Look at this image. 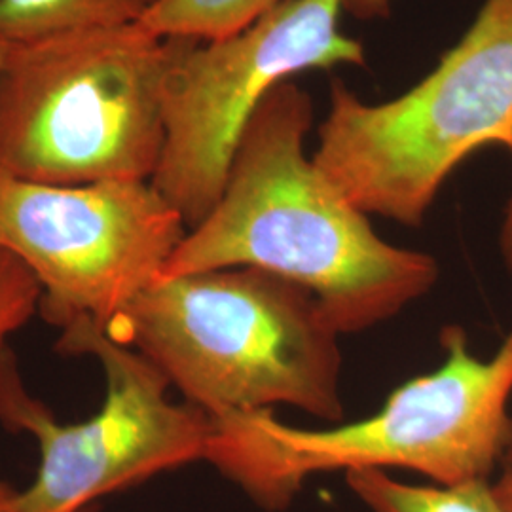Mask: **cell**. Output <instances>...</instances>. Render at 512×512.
Wrapping results in <instances>:
<instances>
[{
  "instance_id": "6da1fadb",
  "label": "cell",
  "mask_w": 512,
  "mask_h": 512,
  "mask_svg": "<svg viewBox=\"0 0 512 512\" xmlns=\"http://www.w3.org/2000/svg\"><path fill=\"white\" fill-rule=\"evenodd\" d=\"M310 93L279 84L243 131L219 202L167 260L160 277L256 268L310 291L338 332L393 319L429 293L439 264L380 238L306 154Z\"/></svg>"
},
{
  "instance_id": "7a4b0ae2",
  "label": "cell",
  "mask_w": 512,
  "mask_h": 512,
  "mask_svg": "<svg viewBox=\"0 0 512 512\" xmlns=\"http://www.w3.org/2000/svg\"><path fill=\"white\" fill-rule=\"evenodd\" d=\"M444 361L397 387L365 420L300 429L272 410L213 418L205 459L260 509L285 511L311 476L406 469L433 484L490 480L511 440L512 327L494 357L442 330Z\"/></svg>"
},
{
  "instance_id": "3957f363",
  "label": "cell",
  "mask_w": 512,
  "mask_h": 512,
  "mask_svg": "<svg viewBox=\"0 0 512 512\" xmlns=\"http://www.w3.org/2000/svg\"><path fill=\"white\" fill-rule=\"evenodd\" d=\"M105 330L211 418L277 404L344 418L342 334L285 277L256 268L158 277Z\"/></svg>"
},
{
  "instance_id": "277c9868",
  "label": "cell",
  "mask_w": 512,
  "mask_h": 512,
  "mask_svg": "<svg viewBox=\"0 0 512 512\" xmlns=\"http://www.w3.org/2000/svg\"><path fill=\"white\" fill-rule=\"evenodd\" d=\"M171 40L141 23L14 42L0 67V171L27 181H152Z\"/></svg>"
},
{
  "instance_id": "5b68a950",
  "label": "cell",
  "mask_w": 512,
  "mask_h": 512,
  "mask_svg": "<svg viewBox=\"0 0 512 512\" xmlns=\"http://www.w3.org/2000/svg\"><path fill=\"white\" fill-rule=\"evenodd\" d=\"M512 152V0H484L435 71L401 97L365 103L340 80L313 162L365 215L418 228L465 158Z\"/></svg>"
},
{
  "instance_id": "8992f818",
  "label": "cell",
  "mask_w": 512,
  "mask_h": 512,
  "mask_svg": "<svg viewBox=\"0 0 512 512\" xmlns=\"http://www.w3.org/2000/svg\"><path fill=\"white\" fill-rule=\"evenodd\" d=\"M344 0H289L219 40H171L165 141L150 183L194 228L219 202L243 131L275 88L310 69L365 65Z\"/></svg>"
},
{
  "instance_id": "52a82bcc",
  "label": "cell",
  "mask_w": 512,
  "mask_h": 512,
  "mask_svg": "<svg viewBox=\"0 0 512 512\" xmlns=\"http://www.w3.org/2000/svg\"><path fill=\"white\" fill-rule=\"evenodd\" d=\"M59 348L97 359L105 399L88 420L63 423L25 391L16 365L0 378V420L33 435L40 450L37 476L10 512H80L103 495L205 459L213 418L171 401V385L147 357L88 321L61 327Z\"/></svg>"
},
{
  "instance_id": "ba28073f",
  "label": "cell",
  "mask_w": 512,
  "mask_h": 512,
  "mask_svg": "<svg viewBox=\"0 0 512 512\" xmlns=\"http://www.w3.org/2000/svg\"><path fill=\"white\" fill-rule=\"evenodd\" d=\"M150 181L50 184L0 171V251L42 289L44 317L109 329L164 272L186 236Z\"/></svg>"
},
{
  "instance_id": "9c48e42d",
  "label": "cell",
  "mask_w": 512,
  "mask_h": 512,
  "mask_svg": "<svg viewBox=\"0 0 512 512\" xmlns=\"http://www.w3.org/2000/svg\"><path fill=\"white\" fill-rule=\"evenodd\" d=\"M154 0H0V38L29 42L139 23Z\"/></svg>"
},
{
  "instance_id": "30bf717a",
  "label": "cell",
  "mask_w": 512,
  "mask_h": 512,
  "mask_svg": "<svg viewBox=\"0 0 512 512\" xmlns=\"http://www.w3.org/2000/svg\"><path fill=\"white\" fill-rule=\"evenodd\" d=\"M346 484L370 512H505L490 480L420 486L361 469L346 473Z\"/></svg>"
},
{
  "instance_id": "8fae6325",
  "label": "cell",
  "mask_w": 512,
  "mask_h": 512,
  "mask_svg": "<svg viewBox=\"0 0 512 512\" xmlns=\"http://www.w3.org/2000/svg\"><path fill=\"white\" fill-rule=\"evenodd\" d=\"M289 0H154L139 21L162 38L219 40L241 33Z\"/></svg>"
},
{
  "instance_id": "7c38bea8",
  "label": "cell",
  "mask_w": 512,
  "mask_h": 512,
  "mask_svg": "<svg viewBox=\"0 0 512 512\" xmlns=\"http://www.w3.org/2000/svg\"><path fill=\"white\" fill-rule=\"evenodd\" d=\"M40 302L37 279L14 256L0 251V378L14 366L8 338L29 323Z\"/></svg>"
},
{
  "instance_id": "4fadbf2b",
  "label": "cell",
  "mask_w": 512,
  "mask_h": 512,
  "mask_svg": "<svg viewBox=\"0 0 512 512\" xmlns=\"http://www.w3.org/2000/svg\"><path fill=\"white\" fill-rule=\"evenodd\" d=\"M344 12L359 19L380 18L389 12V0H344Z\"/></svg>"
},
{
  "instance_id": "5bb4252c",
  "label": "cell",
  "mask_w": 512,
  "mask_h": 512,
  "mask_svg": "<svg viewBox=\"0 0 512 512\" xmlns=\"http://www.w3.org/2000/svg\"><path fill=\"white\" fill-rule=\"evenodd\" d=\"M499 249L503 256V264L507 268V272L512 277V192L507 207H505V215L501 222V232H499Z\"/></svg>"
},
{
  "instance_id": "9a60e30c",
  "label": "cell",
  "mask_w": 512,
  "mask_h": 512,
  "mask_svg": "<svg viewBox=\"0 0 512 512\" xmlns=\"http://www.w3.org/2000/svg\"><path fill=\"white\" fill-rule=\"evenodd\" d=\"M494 492L505 512H512V463H505V471L494 482Z\"/></svg>"
},
{
  "instance_id": "2e32d148",
  "label": "cell",
  "mask_w": 512,
  "mask_h": 512,
  "mask_svg": "<svg viewBox=\"0 0 512 512\" xmlns=\"http://www.w3.org/2000/svg\"><path fill=\"white\" fill-rule=\"evenodd\" d=\"M19 490H16L14 486H10L8 482L0 480V512L12 511V505L18 497Z\"/></svg>"
},
{
  "instance_id": "e0dca14e",
  "label": "cell",
  "mask_w": 512,
  "mask_h": 512,
  "mask_svg": "<svg viewBox=\"0 0 512 512\" xmlns=\"http://www.w3.org/2000/svg\"><path fill=\"white\" fill-rule=\"evenodd\" d=\"M12 44H14V42H8V40L0 38V67H2V63L6 61L8 54H10V48H12Z\"/></svg>"
},
{
  "instance_id": "ac0fdd59",
  "label": "cell",
  "mask_w": 512,
  "mask_h": 512,
  "mask_svg": "<svg viewBox=\"0 0 512 512\" xmlns=\"http://www.w3.org/2000/svg\"><path fill=\"white\" fill-rule=\"evenodd\" d=\"M503 463H512V431L511 440H509V446H507V454H505V459H503Z\"/></svg>"
}]
</instances>
